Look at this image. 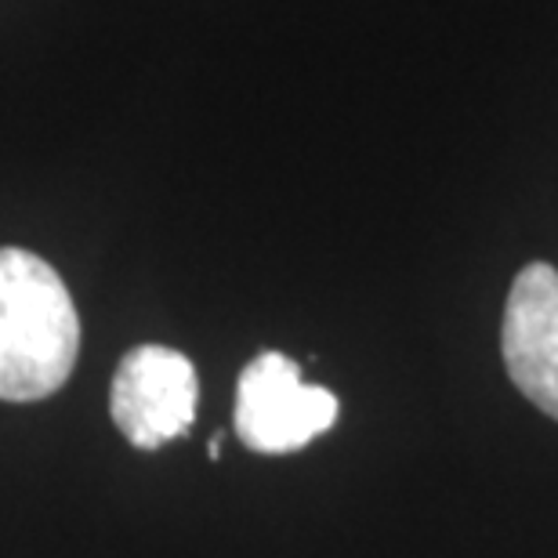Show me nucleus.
Segmentation results:
<instances>
[{
	"instance_id": "nucleus-1",
	"label": "nucleus",
	"mask_w": 558,
	"mask_h": 558,
	"mask_svg": "<svg viewBox=\"0 0 558 558\" xmlns=\"http://www.w3.org/2000/svg\"><path fill=\"white\" fill-rule=\"evenodd\" d=\"M81 316L62 276L22 247H0V399L37 403L70 381Z\"/></svg>"
},
{
	"instance_id": "nucleus-2",
	"label": "nucleus",
	"mask_w": 558,
	"mask_h": 558,
	"mask_svg": "<svg viewBox=\"0 0 558 558\" xmlns=\"http://www.w3.org/2000/svg\"><path fill=\"white\" fill-rule=\"evenodd\" d=\"M338 399L301 381V366L283 352H262L236 385V435L254 453H294L330 432Z\"/></svg>"
},
{
	"instance_id": "nucleus-3",
	"label": "nucleus",
	"mask_w": 558,
	"mask_h": 558,
	"mask_svg": "<svg viewBox=\"0 0 558 558\" xmlns=\"http://www.w3.org/2000/svg\"><path fill=\"white\" fill-rule=\"evenodd\" d=\"M199 377L189 355L167 344H138L120 360L109 388V414L138 450L182 439L196 421Z\"/></svg>"
},
{
	"instance_id": "nucleus-4",
	"label": "nucleus",
	"mask_w": 558,
	"mask_h": 558,
	"mask_svg": "<svg viewBox=\"0 0 558 558\" xmlns=\"http://www.w3.org/2000/svg\"><path fill=\"white\" fill-rule=\"evenodd\" d=\"M505 366L515 388L558 421V269L530 262L505 305Z\"/></svg>"
},
{
	"instance_id": "nucleus-5",
	"label": "nucleus",
	"mask_w": 558,
	"mask_h": 558,
	"mask_svg": "<svg viewBox=\"0 0 558 558\" xmlns=\"http://www.w3.org/2000/svg\"><path fill=\"white\" fill-rule=\"evenodd\" d=\"M210 457H215V461L221 457V435H215V439H210Z\"/></svg>"
}]
</instances>
